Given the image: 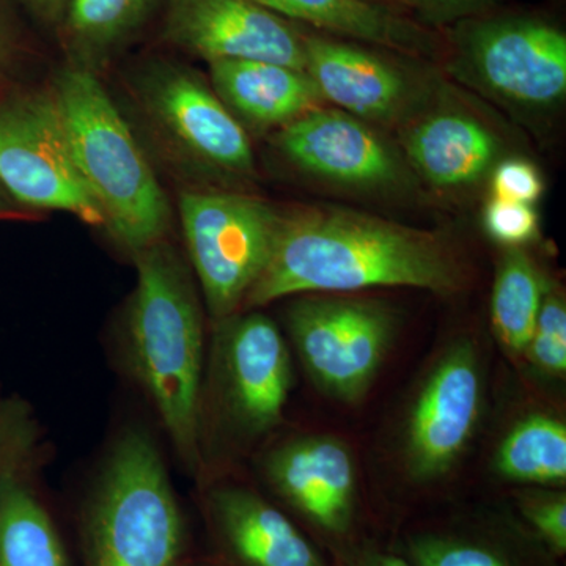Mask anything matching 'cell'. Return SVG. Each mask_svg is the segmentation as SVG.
Segmentation results:
<instances>
[{"label":"cell","instance_id":"obj_1","mask_svg":"<svg viewBox=\"0 0 566 566\" xmlns=\"http://www.w3.org/2000/svg\"><path fill=\"white\" fill-rule=\"evenodd\" d=\"M464 282L460 256L438 233L344 208L305 207L281 214L273 252L244 304L375 286L449 296Z\"/></svg>","mask_w":566,"mask_h":566},{"label":"cell","instance_id":"obj_2","mask_svg":"<svg viewBox=\"0 0 566 566\" xmlns=\"http://www.w3.org/2000/svg\"><path fill=\"white\" fill-rule=\"evenodd\" d=\"M134 256L137 285L128 314L134 374L188 463L199 460L202 312L188 268L166 240Z\"/></svg>","mask_w":566,"mask_h":566},{"label":"cell","instance_id":"obj_3","mask_svg":"<svg viewBox=\"0 0 566 566\" xmlns=\"http://www.w3.org/2000/svg\"><path fill=\"white\" fill-rule=\"evenodd\" d=\"M52 92L103 229L132 255L166 240L172 222L169 199L98 74L66 62Z\"/></svg>","mask_w":566,"mask_h":566},{"label":"cell","instance_id":"obj_4","mask_svg":"<svg viewBox=\"0 0 566 566\" xmlns=\"http://www.w3.org/2000/svg\"><path fill=\"white\" fill-rule=\"evenodd\" d=\"M447 69L486 98L520 114L558 109L566 98V33L526 13H490L450 25Z\"/></svg>","mask_w":566,"mask_h":566},{"label":"cell","instance_id":"obj_5","mask_svg":"<svg viewBox=\"0 0 566 566\" xmlns=\"http://www.w3.org/2000/svg\"><path fill=\"white\" fill-rule=\"evenodd\" d=\"M133 92L153 139L181 172L221 185L255 175L248 132L191 66L150 59L134 74Z\"/></svg>","mask_w":566,"mask_h":566},{"label":"cell","instance_id":"obj_6","mask_svg":"<svg viewBox=\"0 0 566 566\" xmlns=\"http://www.w3.org/2000/svg\"><path fill=\"white\" fill-rule=\"evenodd\" d=\"M181 521L158 449L139 431L123 436L93 501L88 566H172Z\"/></svg>","mask_w":566,"mask_h":566},{"label":"cell","instance_id":"obj_7","mask_svg":"<svg viewBox=\"0 0 566 566\" xmlns=\"http://www.w3.org/2000/svg\"><path fill=\"white\" fill-rule=\"evenodd\" d=\"M0 186L28 212H70L103 227L74 163L52 87L20 81L0 87Z\"/></svg>","mask_w":566,"mask_h":566},{"label":"cell","instance_id":"obj_8","mask_svg":"<svg viewBox=\"0 0 566 566\" xmlns=\"http://www.w3.org/2000/svg\"><path fill=\"white\" fill-rule=\"evenodd\" d=\"M178 210L210 314L223 322L262 275L282 212L251 193L202 188L181 191Z\"/></svg>","mask_w":566,"mask_h":566},{"label":"cell","instance_id":"obj_9","mask_svg":"<svg viewBox=\"0 0 566 566\" xmlns=\"http://www.w3.org/2000/svg\"><path fill=\"white\" fill-rule=\"evenodd\" d=\"M286 324L316 385L346 401L367 392L397 329L392 308L349 297L297 301L289 308Z\"/></svg>","mask_w":566,"mask_h":566},{"label":"cell","instance_id":"obj_10","mask_svg":"<svg viewBox=\"0 0 566 566\" xmlns=\"http://www.w3.org/2000/svg\"><path fill=\"white\" fill-rule=\"evenodd\" d=\"M274 144L301 172L346 191L400 193L415 185L403 155L340 109L308 112L279 129Z\"/></svg>","mask_w":566,"mask_h":566},{"label":"cell","instance_id":"obj_11","mask_svg":"<svg viewBox=\"0 0 566 566\" xmlns=\"http://www.w3.org/2000/svg\"><path fill=\"white\" fill-rule=\"evenodd\" d=\"M161 39L208 65L263 61L305 71L304 29L252 0H164Z\"/></svg>","mask_w":566,"mask_h":566},{"label":"cell","instance_id":"obj_12","mask_svg":"<svg viewBox=\"0 0 566 566\" xmlns=\"http://www.w3.org/2000/svg\"><path fill=\"white\" fill-rule=\"evenodd\" d=\"M483 379L472 342L450 346L424 379L409 415L405 461L417 482L446 475L471 442L482 411Z\"/></svg>","mask_w":566,"mask_h":566},{"label":"cell","instance_id":"obj_13","mask_svg":"<svg viewBox=\"0 0 566 566\" xmlns=\"http://www.w3.org/2000/svg\"><path fill=\"white\" fill-rule=\"evenodd\" d=\"M305 73L324 103L365 123L409 118L424 102L419 74L382 48L305 31Z\"/></svg>","mask_w":566,"mask_h":566},{"label":"cell","instance_id":"obj_14","mask_svg":"<svg viewBox=\"0 0 566 566\" xmlns=\"http://www.w3.org/2000/svg\"><path fill=\"white\" fill-rule=\"evenodd\" d=\"M223 386L234 420L253 434L282 420L292 387V360L281 331L262 314L223 319Z\"/></svg>","mask_w":566,"mask_h":566},{"label":"cell","instance_id":"obj_15","mask_svg":"<svg viewBox=\"0 0 566 566\" xmlns=\"http://www.w3.org/2000/svg\"><path fill=\"white\" fill-rule=\"evenodd\" d=\"M275 490L331 532L345 531L353 515L356 468L348 447L333 436L294 439L266 464Z\"/></svg>","mask_w":566,"mask_h":566},{"label":"cell","instance_id":"obj_16","mask_svg":"<svg viewBox=\"0 0 566 566\" xmlns=\"http://www.w3.org/2000/svg\"><path fill=\"white\" fill-rule=\"evenodd\" d=\"M403 158L431 188L461 191L490 177L501 161V140L468 112L433 111L406 126Z\"/></svg>","mask_w":566,"mask_h":566},{"label":"cell","instance_id":"obj_17","mask_svg":"<svg viewBox=\"0 0 566 566\" xmlns=\"http://www.w3.org/2000/svg\"><path fill=\"white\" fill-rule=\"evenodd\" d=\"M294 24L416 59H434L446 41L433 29L376 0H252Z\"/></svg>","mask_w":566,"mask_h":566},{"label":"cell","instance_id":"obj_18","mask_svg":"<svg viewBox=\"0 0 566 566\" xmlns=\"http://www.w3.org/2000/svg\"><path fill=\"white\" fill-rule=\"evenodd\" d=\"M210 84L237 120L253 132H279L324 103L305 71L274 62L210 63Z\"/></svg>","mask_w":566,"mask_h":566},{"label":"cell","instance_id":"obj_19","mask_svg":"<svg viewBox=\"0 0 566 566\" xmlns=\"http://www.w3.org/2000/svg\"><path fill=\"white\" fill-rule=\"evenodd\" d=\"M164 0H70L57 39L71 65L98 73L161 18Z\"/></svg>","mask_w":566,"mask_h":566},{"label":"cell","instance_id":"obj_20","mask_svg":"<svg viewBox=\"0 0 566 566\" xmlns=\"http://www.w3.org/2000/svg\"><path fill=\"white\" fill-rule=\"evenodd\" d=\"M219 523L234 553L251 566H322L314 547L274 506L245 490L216 495Z\"/></svg>","mask_w":566,"mask_h":566},{"label":"cell","instance_id":"obj_21","mask_svg":"<svg viewBox=\"0 0 566 566\" xmlns=\"http://www.w3.org/2000/svg\"><path fill=\"white\" fill-rule=\"evenodd\" d=\"M22 469L0 483V566H65L57 532Z\"/></svg>","mask_w":566,"mask_h":566},{"label":"cell","instance_id":"obj_22","mask_svg":"<svg viewBox=\"0 0 566 566\" xmlns=\"http://www.w3.org/2000/svg\"><path fill=\"white\" fill-rule=\"evenodd\" d=\"M547 286L531 255L523 249H506L495 273L491 322L509 352L526 353Z\"/></svg>","mask_w":566,"mask_h":566},{"label":"cell","instance_id":"obj_23","mask_svg":"<svg viewBox=\"0 0 566 566\" xmlns=\"http://www.w3.org/2000/svg\"><path fill=\"white\" fill-rule=\"evenodd\" d=\"M495 471L506 480L560 486L566 482V424L534 412L513 424L495 453Z\"/></svg>","mask_w":566,"mask_h":566},{"label":"cell","instance_id":"obj_24","mask_svg":"<svg viewBox=\"0 0 566 566\" xmlns=\"http://www.w3.org/2000/svg\"><path fill=\"white\" fill-rule=\"evenodd\" d=\"M524 356L536 370L549 376H564L566 371V303L564 294L547 286L534 334Z\"/></svg>","mask_w":566,"mask_h":566},{"label":"cell","instance_id":"obj_25","mask_svg":"<svg viewBox=\"0 0 566 566\" xmlns=\"http://www.w3.org/2000/svg\"><path fill=\"white\" fill-rule=\"evenodd\" d=\"M28 18L18 0H0V87L20 81L21 70L36 55Z\"/></svg>","mask_w":566,"mask_h":566},{"label":"cell","instance_id":"obj_26","mask_svg":"<svg viewBox=\"0 0 566 566\" xmlns=\"http://www.w3.org/2000/svg\"><path fill=\"white\" fill-rule=\"evenodd\" d=\"M485 232L506 249H521L538 237L539 218L534 205L491 197L483 210Z\"/></svg>","mask_w":566,"mask_h":566},{"label":"cell","instance_id":"obj_27","mask_svg":"<svg viewBox=\"0 0 566 566\" xmlns=\"http://www.w3.org/2000/svg\"><path fill=\"white\" fill-rule=\"evenodd\" d=\"M488 178L495 199L535 205L545 191L542 174L535 164L523 158L501 159Z\"/></svg>","mask_w":566,"mask_h":566},{"label":"cell","instance_id":"obj_28","mask_svg":"<svg viewBox=\"0 0 566 566\" xmlns=\"http://www.w3.org/2000/svg\"><path fill=\"white\" fill-rule=\"evenodd\" d=\"M521 510L532 527L558 554L566 551L565 493H527L521 495Z\"/></svg>","mask_w":566,"mask_h":566},{"label":"cell","instance_id":"obj_29","mask_svg":"<svg viewBox=\"0 0 566 566\" xmlns=\"http://www.w3.org/2000/svg\"><path fill=\"white\" fill-rule=\"evenodd\" d=\"M415 558L419 566H509L486 547L439 538L417 542Z\"/></svg>","mask_w":566,"mask_h":566},{"label":"cell","instance_id":"obj_30","mask_svg":"<svg viewBox=\"0 0 566 566\" xmlns=\"http://www.w3.org/2000/svg\"><path fill=\"white\" fill-rule=\"evenodd\" d=\"M31 427L24 408L17 401L0 403V483L10 472L25 465Z\"/></svg>","mask_w":566,"mask_h":566},{"label":"cell","instance_id":"obj_31","mask_svg":"<svg viewBox=\"0 0 566 566\" xmlns=\"http://www.w3.org/2000/svg\"><path fill=\"white\" fill-rule=\"evenodd\" d=\"M495 3L497 0H416L415 11L420 24L431 29L490 13Z\"/></svg>","mask_w":566,"mask_h":566},{"label":"cell","instance_id":"obj_32","mask_svg":"<svg viewBox=\"0 0 566 566\" xmlns=\"http://www.w3.org/2000/svg\"><path fill=\"white\" fill-rule=\"evenodd\" d=\"M22 10L41 28L57 32L70 0H18Z\"/></svg>","mask_w":566,"mask_h":566},{"label":"cell","instance_id":"obj_33","mask_svg":"<svg viewBox=\"0 0 566 566\" xmlns=\"http://www.w3.org/2000/svg\"><path fill=\"white\" fill-rule=\"evenodd\" d=\"M29 212L22 210L20 205L7 193L6 189L0 186V219H18L28 218Z\"/></svg>","mask_w":566,"mask_h":566},{"label":"cell","instance_id":"obj_34","mask_svg":"<svg viewBox=\"0 0 566 566\" xmlns=\"http://www.w3.org/2000/svg\"><path fill=\"white\" fill-rule=\"evenodd\" d=\"M363 566H409L401 558L394 556H371L364 562Z\"/></svg>","mask_w":566,"mask_h":566},{"label":"cell","instance_id":"obj_35","mask_svg":"<svg viewBox=\"0 0 566 566\" xmlns=\"http://www.w3.org/2000/svg\"><path fill=\"white\" fill-rule=\"evenodd\" d=\"M376 2L385 3L390 9L406 13L408 10H416V0H376Z\"/></svg>","mask_w":566,"mask_h":566}]
</instances>
